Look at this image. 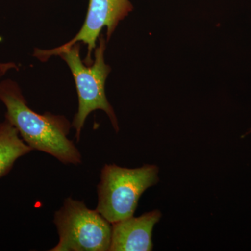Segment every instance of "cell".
<instances>
[{
  "instance_id": "1",
  "label": "cell",
  "mask_w": 251,
  "mask_h": 251,
  "mask_svg": "<svg viewBox=\"0 0 251 251\" xmlns=\"http://www.w3.org/2000/svg\"><path fill=\"white\" fill-rule=\"evenodd\" d=\"M0 100L6 108L5 119L32 150L51 155L64 165L82 163L78 149L68 138L72 125L65 117L50 112L41 115L31 110L19 86L13 80L0 82Z\"/></svg>"
},
{
  "instance_id": "2",
  "label": "cell",
  "mask_w": 251,
  "mask_h": 251,
  "mask_svg": "<svg viewBox=\"0 0 251 251\" xmlns=\"http://www.w3.org/2000/svg\"><path fill=\"white\" fill-rule=\"evenodd\" d=\"M105 39L99 36V45L94 52V61L90 67H86L80 58V43L59 54L69 66L76 86L78 96V109L72 125L75 130L77 142L80 139L81 132L87 117L97 110H103L108 115L112 126L119 130L118 122L112 105L105 94V86L111 68L104 60Z\"/></svg>"
},
{
  "instance_id": "3",
  "label": "cell",
  "mask_w": 251,
  "mask_h": 251,
  "mask_svg": "<svg viewBox=\"0 0 251 251\" xmlns=\"http://www.w3.org/2000/svg\"><path fill=\"white\" fill-rule=\"evenodd\" d=\"M158 173L154 165L129 169L105 164L97 186L96 209L111 224L133 216L142 194L158 183Z\"/></svg>"
},
{
  "instance_id": "4",
  "label": "cell",
  "mask_w": 251,
  "mask_h": 251,
  "mask_svg": "<svg viewBox=\"0 0 251 251\" xmlns=\"http://www.w3.org/2000/svg\"><path fill=\"white\" fill-rule=\"evenodd\" d=\"M54 224L59 242L50 251H108L111 242L112 224L97 209L68 198L56 211Z\"/></svg>"
},
{
  "instance_id": "5",
  "label": "cell",
  "mask_w": 251,
  "mask_h": 251,
  "mask_svg": "<svg viewBox=\"0 0 251 251\" xmlns=\"http://www.w3.org/2000/svg\"><path fill=\"white\" fill-rule=\"evenodd\" d=\"M129 0H90L88 11L83 25L76 36L67 44L51 50L36 49L34 57L42 62L50 57L59 55L74 44L82 42L87 46L85 62L92 64V52L97 46V41L103 27H107V41L111 37L120 21L125 19L133 11Z\"/></svg>"
},
{
  "instance_id": "6",
  "label": "cell",
  "mask_w": 251,
  "mask_h": 251,
  "mask_svg": "<svg viewBox=\"0 0 251 251\" xmlns=\"http://www.w3.org/2000/svg\"><path fill=\"white\" fill-rule=\"evenodd\" d=\"M161 213L150 211L139 217L132 216L112 224L110 251L152 250V231Z\"/></svg>"
},
{
  "instance_id": "7",
  "label": "cell",
  "mask_w": 251,
  "mask_h": 251,
  "mask_svg": "<svg viewBox=\"0 0 251 251\" xmlns=\"http://www.w3.org/2000/svg\"><path fill=\"white\" fill-rule=\"evenodd\" d=\"M31 151L7 120L0 123V179L11 171L18 158Z\"/></svg>"
},
{
  "instance_id": "8",
  "label": "cell",
  "mask_w": 251,
  "mask_h": 251,
  "mask_svg": "<svg viewBox=\"0 0 251 251\" xmlns=\"http://www.w3.org/2000/svg\"><path fill=\"white\" fill-rule=\"evenodd\" d=\"M251 132V130H250V131L249 132V133H247V134H246V135L249 134V133H250Z\"/></svg>"
}]
</instances>
